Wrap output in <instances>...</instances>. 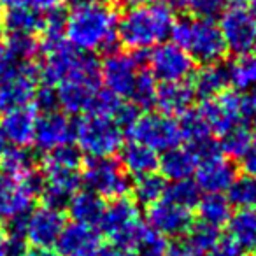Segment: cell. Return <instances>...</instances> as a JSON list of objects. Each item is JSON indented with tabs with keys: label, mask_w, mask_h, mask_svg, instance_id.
I'll list each match as a JSON object with an SVG mask.
<instances>
[{
	"label": "cell",
	"mask_w": 256,
	"mask_h": 256,
	"mask_svg": "<svg viewBox=\"0 0 256 256\" xmlns=\"http://www.w3.org/2000/svg\"><path fill=\"white\" fill-rule=\"evenodd\" d=\"M176 22L170 0H137L118 18V39L126 50L151 51L172 36Z\"/></svg>",
	"instance_id": "1"
},
{
	"label": "cell",
	"mask_w": 256,
	"mask_h": 256,
	"mask_svg": "<svg viewBox=\"0 0 256 256\" xmlns=\"http://www.w3.org/2000/svg\"><path fill=\"white\" fill-rule=\"evenodd\" d=\"M118 12L106 0L76 4L64 18V39L86 54L109 50L118 39Z\"/></svg>",
	"instance_id": "2"
},
{
	"label": "cell",
	"mask_w": 256,
	"mask_h": 256,
	"mask_svg": "<svg viewBox=\"0 0 256 256\" xmlns=\"http://www.w3.org/2000/svg\"><path fill=\"white\" fill-rule=\"evenodd\" d=\"M42 60H40L37 78L44 86L56 88L62 82L82 78H100L98 62L93 54H86L74 50L64 34H48L40 44Z\"/></svg>",
	"instance_id": "3"
},
{
	"label": "cell",
	"mask_w": 256,
	"mask_h": 256,
	"mask_svg": "<svg viewBox=\"0 0 256 256\" xmlns=\"http://www.w3.org/2000/svg\"><path fill=\"white\" fill-rule=\"evenodd\" d=\"M82 182V165L79 151L72 146L51 151L46 154L42 164L39 193L42 195L46 206L60 209L67 206Z\"/></svg>",
	"instance_id": "4"
},
{
	"label": "cell",
	"mask_w": 256,
	"mask_h": 256,
	"mask_svg": "<svg viewBox=\"0 0 256 256\" xmlns=\"http://www.w3.org/2000/svg\"><path fill=\"white\" fill-rule=\"evenodd\" d=\"M172 42L188 53L193 62L202 65L220 64L226 54L223 36L220 25L214 18L186 16L176 22L172 28Z\"/></svg>",
	"instance_id": "5"
},
{
	"label": "cell",
	"mask_w": 256,
	"mask_h": 256,
	"mask_svg": "<svg viewBox=\"0 0 256 256\" xmlns=\"http://www.w3.org/2000/svg\"><path fill=\"white\" fill-rule=\"evenodd\" d=\"M123 130L114 118L88 112L74 124V139L79 151L90 160L112 158L123 148Z\"/></svg>",
	"instance_id": "6"
},
{
	"label": "cell",
	"mask_w": 256,
	"mask_h": 256,
	"mask_svg": "<svg viewBox=\"0 0 256 256\" xmlns=\"http://www.w3.org/2000/svg\"><path fill=\"white\" fill-rule=\"evenodd\" d=\"M132 140L151 148L153 151H168L181 146V126L179 121L164 112L139 114L126 128Z\"/></svg>",
	"instance_id": "7"
},
{
	"label": "cell",
	"mask_w": 256,
	"mask_h": 256,
	"mask_svg": "<svg viewBox=\"0 0 256 256\" xmlns=\"http://www.w3.org/2000/svg\"><path fill=\"white\" fill-rule=\"evenodd\" d=\"M98 226L110 242L126 246L136 244L146 228L142 224V216L137 202L126 196L112 200L109 206H106Z\"/></svg>",
	"instance_id": "8"
},
{
	"label": "cell",
	"mask_w": 256,
	"mask_h": 256,
	"mask_svg": "<svg viewBox=\"0 0 256 256\" xmlns=\"http://www.w3.org/2000/svg\"><path fill=\"white\" fill-rule=\"evenodd\" d=\"M98 72L100 82L107 92L121 100H130L144 67L136 54L128 51H112L98 65Z\"/></svg>",
	"instance_id": "9"
},
{
	"label": "cell",
	"mask_w": 256,
	"mask_h": 256,
	"mask_svg": "<svg viewBox=\"0 0 256 256\" xmlns=\"http://www.w3.org/2000/svg\"><path fill=\"white\" fill-rule=\"evenodd\" d=\"M82 182L86 190L110 202L126 196L132 188L124 168L112 158H92L86 162L82 167Z\"/></svg>",
	"instance_id": "10"
},
{
	"label": "cell",
	"mask_w": 256,
	"mask_h": 256,
	"mask_svg": "<svg viewBox=\"0 0 256 256\" xmlns=\"http://www.w3.org/2000/svg\"><path fill=\"white\" fill-rule=\"evenodd\" d=\"M65 226V218L58 207L40 206L36 207L26 214L23 221L18 224H12L11 234L18 235L20 238H25L32 248L50 249L56 244L62 230Z\"/></svg>",
	"instance_id": "11"
},
{
	"label": "cell",
	"mask_w": 256,
	"mask_h": 256,
	"mask_svg": "<svg viewBox=\"0 0 256 256\" xmlns=\"http://www.w3.org/2000/svg\"><path fill=\"white\" fill-rule=\"evenodd\" d=\"M39 184L36 179H16L0 174V224H18L32 210Z\"/></svg>",
	"instance_id": "12"
},
{
	"label": "cell",
	"mask_w": 256,
	"mask_h": 256,
	"mask_svg": "<svg viewBox=\"0 0 256 256\" xmlns=\"http://www.w3.org/2000/svg\"><path fill=\"white\" fill-rule=\"evenodd\" d=\"M198 114L212 136L223 137L246 120L244 100L234 92H223L204 100L198 107Z\"/></svg>",
	"instance_id": "13"
},
{
	"label": "cell",
	"mask_w": 256,
	"mask_h": 256,
	"mask_svg": "<svg viewBox=\"0 0 256 256\" xmlns=\"http://www.w3.org/2000/svg\"><path fill=\"white\" fill-rule=\"evenodd\" d=\"M220 30L224 46L235 54H246L256 50V20L246 6H232L221 12Z\"/></svg>",
	"instance_id": "14"
},
{
	"label": "cell",
	"mask_w": 256,
	"mask_h": 256,
	"mask_svg": "<svg viewBox=\"0 0 256 256\" xmlns=\"http://www.w3.org/2000/svg\"><path fill=\"white\" fill-rule=\"evenodd\" d=\"M193 64L195 62L188 53L174 42L160 44L148 54V70L162 84L188 81L190 76H193Z\"/></svg>",
	"instance_id": "15"
},
{
	"label": "cell",
	"mask_w": 256,
	"mask_h": 256,
	"mask_svg": "<svg viewBox=\"0 0 256 256\" xmlns=\"http://www.w3.org/2000/svg\"><path fill=\"white\" fill-rule=\"evenodd\" d=\"M235 179H237V168L234 162L223 153L212 151L200 158L195 172V182L200 192L223 195L232 188Z\"/></svg>",
	"instance_id": "16"
},
{
	"label": "cell",
	"mask_w": 256,
	"mask_h": 256,
	"mask_svg": "<svg viewBox=\"0 0 256 256\" xmlns=\"http://www.w3.org/2000/svg\"><path fill=\"white\" fill-rule=\"evenodd\" d=\"M72 140H74V123L68 114L56 109L40 112V116L37 118L36 139H34V144L40 151L48 154L51 151L70 146Z\"/></svg>",
	"instance_id": "17"
},
{
	"label": "cell",
	"mask_w": 256,
	"mask_h": 256,
	"mask_svg": "<svg viewBox=\"0 0 256 256\" xmlns=\"http://www.w3.org/2000/svg\"><path fill=\"white\" fill-rule=\"evenodd\" d=\"M58 106L65 114H88L92 112L102 86L100 78H82L62 82L54 88Z\"/></svg>",
	"instance_id": "18"
},
{
	"label": "cell",
	"mask_w": 256,
	"mask_h": 256,
	"mask_svg": "<svg viewBox=\"0 0 256 256\" xmlns=\"http://www.w3.org/2000/svg\"><path fill=\"white\" fill-rule=\"evenodd\" d=\"M148 224L164 237H181L193 226L192 210L162 198L148 207Z\"/></svg>",
	"instance_id": "19"
},
{
	"label": "cell",
	"mask_w": 256,
	"mask_h": 256,
	"mask_svg": "<svg viewBox=\"0 0 256 256\" xmlns=\"http://www.w3.org/2000/svg\"><path fill=\"white\" fill-rule=\"evenodd\" d=\"M37 90V72L32 65L0 82V114L34 106Z\"/></svg>",
	"instance_id": "20"
},
{
	"label": "cell",
	"mask_w": 256,
	"mask_h": 256,
	"mask_svg": "<svg viewBox=\"0 0 256 256\" xmlns=\"http://www.w3.org/2000/svg\"><path fill=\"white\" fill-rule=\"evenodd\" d=\"M54 246L58 256H100L104 249L96 228L79 223L65 224Z\"/></svg>",
	"instance_id": "21"
},
{
	"label": "cell",
	"mask_w": 256,
	"mask_h": 256,
	"mask_svg": "<svg viewBox=\"0 0 256 256\" xmlns=\"http://www.w3.org/2000/svg\"><path fill=\"white\" fill-rule=\"evenodd\" d=\"M37 109L36 106L23 107L18 110L4 114V120L0 121L4 130L6 140L11 142L14 148H28L36 139V126H37Z\"/></svg>",
	"instance_id": "22"
},
{
	"label": "cell",
	"mask_w": 256,
	"mask_h": 256,
	"mask_svg": "<svg viewBox=\"0 0 256 256\" xmlns=\"http://www.w3.org/2000/svg\"><path fill=\"white\" fill-rule=\"evenodd\" d=\"M195 90L190 81L181 82H165L158 86L154 104L160 107V112L167 116H184L195 102Z\"/></svg>",
	"instance_id": "23"
},
{
	"label": "cell",
	"mask_w": 256,
	"mask_h": 256,
	"mask_svg": "<svg viewBox=\"0 0 256 256\" xmlns=\"http://www.w3.org/2000/svg\"><path fill=\"white\" fill-rule=\"evenodd\" d=\"M198 154L188 146H178L165 151L164 156H160L158 168L162 170L164 178H167L170 182L184 181L195 176L196 167H198Z\"/></svg>",
	"instance_id": "24"
},
{
	"label": "cell",
	"mask_w": 256,
	"mask_h": 256,
	"mask_svg": "<svg viewBox=\"0 0 256 256\" xmlns=\"http://www.w3.org/2000/svg\"><path fill=\"white\" fill-rule=\"evenodd\" d=\"M179 126H181L182 140L190 150H193L198 154V158L206 156L212 151H218L216 144L212 142V134L204 123L198 110H188L184 116H181Z\"/></svg>",
	"instance_id": "25"
},
{
	"label": "cell",
	"mask_w": 256,
	"mask_h": 256,
	"mask_svg": "<svg viewBox=\"0 0 256 256\" xmlns=\"http://www.w3.org/2000/svg\"><path fill=\"white\" fill-rule=\"evenodd\" d=\"M68 216L74 223L93 226L100 224L106 210V204L98 195H95L90 190H79L72 195V198L67 202Z\"/></svg>",
	"instance_id": "26"
},
{
	"label": "cell",
	"mask_w": 256,
	"mask_h": 256,
	"mask_svg": "<svg viewBox=\"0 0 256 256\" xmlns=\"http://www.w3.org/2000/svg\"><path fill=\"white\" fill-rule=\"evenodd\" d=\"M120 153L121 167L124 168L126 174H132L136 178L154 174V170L158 168V164H160V156H158L156 151L144 146V144L136 142V140L124 144Z\"/></svg>",
	"instance_id": "27"
},
{
	"label": "cell",
	"mask_w": 256,
	"mask_h": 256,
	"mask_svg": "<svg viewBox=\"0 0 256 256\" xmlns=\"http://www.w3.org/2000/svg\"><path fill=\"white\" fill-rule=\"evenodd\" d=\"M228 238L240 251H256V209H237L226 223Z\"/></svg>",
	"instance_id": "28"
},
{
	"label": "cell",
	"mask_w": 256,
	"mask_h": 256,
	"mask_svg": "<svg viewBox=\"0 0 256 256\" xmlns=\"http://www.w3.org/2000/svg\"><path fill=\"white\" fill-rule=\"evenodd\" d=\"M190 82H192L196 95L204 96V98L216 96L220 93L226 92V86H228L226 68L221 67L220 64L204 65L200 70H196L193 74V79Z\"/></svg>",
	"instance_id": "29"
},
{
	"label": "cell",
	"mask_w": 256,
	"mask_h": 256,
	"mask_svg": "<svg viewBox=\"0 0 256 256\" xmlns=\"http://www.w3.org/2000/svg\"><path fill=\"white\" fill-rule=\"evenodd\" d=\"M196 212L200 216V223L209 224V226L220 230L230 220L232 204L228 200V196L218 195V193H207V195L200 196Z\"/></svg>",
	"instance_id": "30"
},
{
	"label": "cell",
	"mask_w": 256,
	"mask_h": 256,
	"mask_svg": "<svg viewBox=\"0 0 256 256\" xmlns=\"http://www.w3.org/2000/svg\"><path fill=\"white\" fill-rule=\"evenodd\" d=\"M2 174L16 179H36V162L25 148H9L0 153Z\"/></svg>",
	"instance_id": "31"
},
{
	"label": "cell",
	"mask_w": 256,
	"mask_h": 256,
	"mask_svg": "<svg viewBox=\"0 0 256 256\" xmlns=\"http://www.w3.org/2000/svg\"><path fill=\"white\" fill-rule=\"evenodd\" d=\"M228 84L237 92H251L256 88V53L237 54L226 67Z\"/></svg>",
	"instance_id": "32"
},
{
	"label": "cell",
	"mask_w": 256,
	"mask_h": 256,
	"mask_svg": "<svg viewBox=\"0 0 256 256\" xmlns=\"http://www.w3.org/2000/svg\"><path fill=\"white\" fill-rule=\"evenodd\" d=\"M254 140L256 136L251 128H248L246 124H238L237 128L221 137V153L230 160H242L249 153Z\"/></svg>",
	"instance_id": "33"
},
{
	"label": "cell",
	"mask_w": 256,
	"mask_h": 256,
	"mask_svg": "<svg viewBox=\"0 0 256 256\" xmlns=\"http://www.w3.org/2000/svg\"><path fill=\"white\" fill-rule=\"evenodd\" d=\"M200 196H202V192L196 186V182L192 179H184V181H174L165 186V193L162 198L192 210L198 206Z\"/></svg>",
	"instance_id": "34"
},
{
	"label": "cell",
	"mask_w": 256,
	"mask_h": 256,
	"mask_svg": "<svg viewBox=\"0 0 256 256\" xmlns=\"http://www.w3.org/2000/svg\"><path fill=\"white\" fill-rule=\"evenodd\" d=\"M165 181L156 174H148L136 178V182L132 184L134 196H136V202L144 204V206H153L154 202L162 200L165 193Z\"/></svg>",
	"instance_id": "35"
},
{
	"label": "cell",
	"mask_w": 256,
	"mask_h": 256,
	"mask_svg": "<svg viewBox=\"0 0 256 256\" xmlns=\"http://www.w3.org/2000/svg\"><path fill=\"white\" fill-rule=\"evenodd\" d=\"M228 200L238 209H256V176L237 178L228 190Z\"/></svg>",
	"instance_id": "36"
},
{
	"label": "cell",
	"mask_w": 256,
	"mask_h": 256,
	"mask_svg": "<svg viewBox=\"0 0 256 256\" xmlns=\"http://www.w3.org/2000/svg\"><path fill=\"white\" fill-rule=\"evenodd\" d=\"M220 238L221 237H220V230H218V228L198 223L190 228L188 237H186L184 240L188 242V244L195 249V252H198L200 256H207V252L218 244Z\"/></svg>",
	"instance_id": "37"
},
{
	"label": "cell",
	"mask_w": 256,
	"mask_h": 256,
	"mask_svg": "<svg viewBox=\"0 0 256 256\" xmlns=\"http://www.w3.org/2000/svg\"><path fill=\"white\" fill-rule=\"evenodd\" d=\"M137 256H167L168 254V244L164 235L156 234L151 228H144L140 237L134 244Z\"/></svg>",
	"instance_id": "38"
},
{
	"label": "cell",
	"mask_w": 256,
	"mask_h": 256,
	"mask_svg": "<svg viewBox=\"0 0 256 256\" xmlns=\"http://www.w3.org/2000/svg\"><path fill=\"white\" fill-rule=\"evenodd\" d=\"M156 90V79L151 76V72L148 68H144V72L139 78V82H137L136 90H134L132 96H130V104L136 107H150L151 104H154Z\"/></svg>",
	"instance_id": "39"
},
{
	"label": "cell",
	"mask_w": 256,
	"mask_h": 256,
	"mask_svg": "<svg viewBox=\"0 0 256 256\" xmlns=\"http://www.w3.org/2000/svg\"><path fill=\"white\" fill-rule=\"evenodd\" d=\"M32 65L30 62H25L8 42L0 44V82L8 81L20 70Z\"/></svg>",
	"instance_id": "40"
},
{
	"label": "cell",
	"mask_w": 256,
	"mask_h": 256,
	"mask_svg": "<svg viewBox=\"0 0 256 256\" xmlns=\"http://www.w3.org/2000/svg\"><path fill=\"white\" fill-rule=\"evenodd\" d=\"M228 0H179V6L186 9L192 16L214 18L224 11Z\"/></svg>",
	"instance_id": "41"
},
{
	"label": "cell",
	"mask_w": 256,
	"mask_h": 256,
	"mask_svg": "<svg viewBox=\"0 0 256 256\" xmlns=\"http://www.w3.org/2000/svg\"><path fill=\"white\" fill-rule=\"evenodd\" d=\"M22 251V238L14 234H0V256H16Z\"/></svg>",
	"instance_id": "42"
},
{
	"label": "cell",
	"mask_w": 256,
	"mask_h": 256,
	"mask_svg": "<svg viewBox=\"0 0 256 256\" xmlns=\"http://www.w3.org/2000/svg\"><path fill=\"white\" fill-rule=\"evenodd\" d=\"M242 251L230 240V238H220L218 244L207 252V256H240Z\"/></svg>",
	"instance_id": "43"
},
{
	"label": "cell",
	"mask_w": 256,
	"mask_h": 256,
	"mask_svg": "<svg viewBox=\"0 0 256 256\" xmlns=\"http://www.w3.org/2000/svg\"><path fill=\"white\" fill-rule=\"evenodd\" d=\"M100 256H137L134 246H126V244H114L110 242L109 246L102 249V254Z\"/></svg>",
	"instance_id": "44"
},
{
	"label": "cell",
	"mask_w": 256,
	"mask_h": 256,
	"mask_svg": "<svg viewBox=\"0 0 256 256\" xmlns=\"http://www.w3.org/2000/svg\"><path fill=\"white\" fill-rule=\"evenodd\" d=\"M242 100H244V118H248L256 126V88L251 90Z\"/></svg>",
	"instance_id": "45"
},
{
	"label": "cell",
	"mask_w": 256,
	"mask_h": 256,
	"mask_svg": "<svg viewBox=\"0 0 256 256\" xmlns=\"http://www.w3.org/2000/svg\"><path fill=\"white\" fill-rule=\"evenodd\" d=\"M242 164H244V170L249 176H256V140L252 144V148L249 150V153L242 158Z\"/></svg>",
	"instance_id": "46"
},
{
	"label": "cell",
	"mask_w": 256,
	"mask_h": 256,
	"mask_svg": "<svg viewBox=\"0 0 256 256\" xmlns=\"http://www.w3.org/2000/svg\"><path fill=\"white\" fill-rule=\"evenodd\" d=\"M16 256H58V252L51 251V249L32 248V249H28V251H20Z\"/></svg>",
	"instance_id": "47"
},
{
	"label": "cell",
	"mask_w": 256,
	"mask_h": 256,
	"mask_svg": "<svg viewBox=\"0 0 256 256\" xmlns=\"http://www.w3.org/2000/svg\"><path fill=\"white\" fill-rule=\"evenodd\" d=\"M4 34H6L4 12H2V8H0V44H2V40H4Z\"/></svg>",
	"instance_id": "48"
},
{
	"label": "cell",
	"mask_w": 256,
	"mask_h": 256,
	"mask_svg": "<svg viewBox=\"0 0 256 256\" xmlns=\"http://www.w3.org/2000/svg\"><path fill=\"white\" fill-rule=\"evenodd\" d=\"M6 144H8V140H6L4 130H2V124H0V153L6 150Z\"/></svg>",
	"instance_id": "49"
},
{
	"label": "cell",
	"mask_w": 256,
	"mask_h": 256,
	"mask_svg": "<svg viewBox=\"0 0 256 256\" xmlns=\"http://www.w3.org/2000/svg\"><path fill=\"white\" fill-rule=\"evenodd\" d=\"M56 2H70V4H81V2H90V0H56Z\"/></svg>",
	"instance_id": "50"
},
{
	"label": "cell",
	"mask_w": 256,
	"mask_h": 256,
	"mask_svg": "<svg viewBox=\"0 0 256 256\" xmlns=\"http://www.w3.org/2000/svg\"><path fill=\"white\" fill-rule=\"evenodd\" d=\"M228 2H234V6H244L246 2H251V0H228Z\"/></svg>",
	"instance_id": "51"
},
{
	"label": "cell",
	"mask_w": 256,
	"mask_h": 256,
	"mask_svg": "<svg viewBox=\"0 0 256 256\" xmlns=\"http://www.w3.org/2000/svg\"><path fill=\"white\" fill-rule=\"evenodd\" d=\"M251 12H252V16H254V20H256V0H251Z\"/></svg>",
	"instance_id": "52"
},
{
	"label": "cell",
	"mask_w": 256,
	"mask_h": 256,
	"mask_svg": "<svg viewBox=\"0 0 256 256\" xmlns=\"http://www.w3.org/2000/svg\"><path fill=\"white\" fill-rule=\"evenodd\" d=\"M121 2H126V4L130 6V4H134V2H137V0H121Z\"/></svg>",
	"instance_id": "53"
},
{
	"label": "cell",
	"mask_w": 256,
	"mask_h": 256,
	"mask_svg": "<svg viewBox=\"0 0 256 256\" xmlns=\"http://www.w3.org/2000/svg\"><path fill=\"white\" fill-rule=\"evenodd\" d=\"M0 2H2V0H0Z\"/></svg>",
	"instance_id": "54"
}]
</instances>
